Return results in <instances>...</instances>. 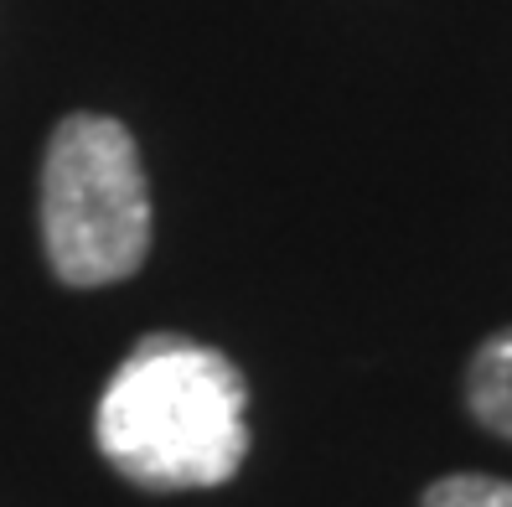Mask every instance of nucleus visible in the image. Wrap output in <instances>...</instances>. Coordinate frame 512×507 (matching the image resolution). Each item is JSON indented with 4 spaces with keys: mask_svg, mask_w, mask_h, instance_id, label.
I'll list each match as a JSON object with an SVG mask.
<instances>
[{
    "mask_svg": "<svg viewBox=\"0 0 512 507\" xmlns=\"http://www.w3.org/2000/svg\"><path fill=\"white\" fill-rule=\"evenodd\" d=\"M94 440L145 492L223 487L249 456V383L218 347L150 332L104 383Z\"/></svg>",
    "mask_w": 512,
    "mask_h": 507,
    "instance_id": "obj_1",
    "label": "nucleus"
},
{
    "mask_svg": "<svg viewBox=\"0 0 512 507\" xmlns=\"http://www.w3.org/2000/svg\"><path fill=\"white\" fill-rule=\"evenodd\" d=\"M42 249L73 290L130 280L150 254V182L135 135L109 114H68L42 156Z\"/></svg>",
    "mask_w": 512,
    "mask_h": 507,
    "instance_id": "obj_2",
    "label": "nucleus"
},
{
    "mask_svg": "<svg viewBox=\"0 0 512 507\" xmlns=\"http://www.w3.org/2000/svg\"><path fill=\"white\" fill-rule=\"evenodd\" d=\"M466 409L481 430L512 440V326L492 332L471 352L466 368Z\"/></svg>",
    "mask_w": 512,
    "mask_h": 507,
    "instance_id": "obj_3",
    "label": "nucleus"
},
{
    "mask_svg": "<svg viewBox=\"0 0 512 507\" xmlns=\"http://www.w3.org/2000/svg\"><path fill=\"white\" fill-rule=\"evenodd\" d=\"M419 507H512V482L487 471H450L425 487Z\"/></svg>",
    "mask_w": 512,
    "mask_h": 507,
    "instance_id": "obj_4",
    "label": "nucleus"
}]
</instances>
